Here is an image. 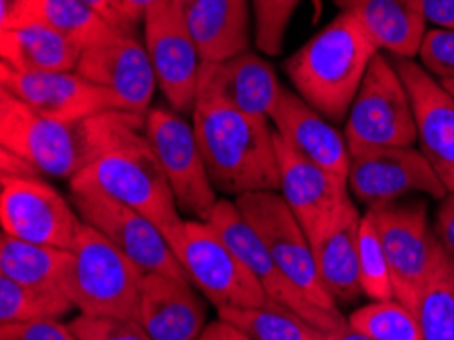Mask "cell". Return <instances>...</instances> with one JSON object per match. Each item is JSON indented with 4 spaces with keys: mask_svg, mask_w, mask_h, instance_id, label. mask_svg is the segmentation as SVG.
<instances>
[{
    "mask_svg": "<svg viewBox=\"0 0 454 340\" xmlns=\"http://www.w3.org/2000/svg\"><path fill=\"white\" fill-rule=\"evenodd\" d=\"M86 165L72 179H84L155 222L169 247L185 220L147 137L145 115L108 110L82 123ZM70 179V182H72Z\"/></svg>",
    "mask_w": 454,
    "mask_h": 340,
    "instance_id": "obj_1",
    "label": "cell"
},
{
    "mask_svg": "<svg viewBox=\"0 0 454 340\" xmlns=\"http://www.w3.org/2000/svg\"><path fill=\"white\" fill-rule=\"evenodd\" d=\"M192 124L216 192L235 200L247 194L279 192L278 149L270 119L240 113L198 90Z\"/></svg>",
    "mask_w": 454,
    "mask_h": 340,
    "instance_id": "obj_2",
    "label": "cell"
},
{
    "mask_svg": "<svg viewBox=\"0 0 454 340\" xmlns=\"http://www.w3.org/2000/svg\"><path fill=\"white\" fill-rule=\"evenodd\" d=\"M380 53L355 17L340 12L286 59L292 86L330 123L347 121L371 59Z\"/></svg>",
    "mask_w": 454,
    "mask_h": 340,
    "instance_id": "obj_3",
    "label": "cell"
},
{
    "mask_svg": "<svg viewBox=\"0 0 454 340\" xmlns=\"http://www.w3.org/2000/svg\"><path fill=\"white\" fill-rule=\"evenodd\" d=\"M72 253L67 296L80 314L137 318L145 272L86 222Z\"/></svg>",
    "mask_w": 454,
    "mask_h": 340,
    "instance_id": "obj_4",
    "label": "cell"
},
{
    "mask_svg": "<svg viewBox=\"0 0 454 340\" xmlns=\"http://www.w3.org/2000/svg\"><path fill=\"white\" fill-rule=\"evenodd\" d=\"M348 151L411 147L418 141L416 115L408 88L394 61L380 51L371 59L345 121Z\"/></svg>",
    "mask_w": 454,
    "mask_h": 340,
    "instance_id": "obj_5",
    "label": "cell"
},
{
    "mask_svg": "<svg viewBox=\"0 0 454 340\" xmlns=\"http://www.w3.org/2000/svg\"><path fill=\"white\" fill-rule=\"evenodd\" d=\"M0 145L45 178L70 182L86 165L82 123H61L39 115L4 88L0 90Z\"/></svg>",
    "mask_w": 454,
    "mask_h": 340,
    "instance_id": "obj_6",
    "label": "cell"
},
{
    "mask_svg": "<svg viewBox=\"0 0 454 340\" xmlns=\"http://www.w3.org/2000/svg\"><path fill=\"white\" fill-rule=\"evenodd\" d=\"M171 251L190 281L216 310L254 308L270 300L259 281L208 222L185 220Z\"/></svg>",
    "mask_w": 454,
    "mask_h": 340,
    "instance_id": "obj_7",
    "label": "cell"
},
{
    "mask_svg": "<svg viewBox=\"0 0 454 340\" xmlns=\"http://www.w3.org/2000/svg\"><path fill=\"white\" fill-rule=\"evenodd\" d=\"M145 123L147 137L182 217L206 222L218 204V192L206 168L194 124L165 107H151Z\"/></svg>",
    "mask_w": 454,
    "mask_h": 340,
    "instance_id": "obj_8",
    "label": "cell"
},
{
    "mask_svg": "<svg viewBox=\"0 0 454 340\" xmlns=\"http://www.w3.org/2000/svg\"><path fill=\"white\" fill-rule=\"evenodd\" d=\"M70 200L86 225L105 234L145 273L188 277L163 233L145 214L110 198L108 194L84 179H72Z\"/></svg>",
    "mask_w": 454,
    "mask_h": 340,
    "instance_id": "obj_9",
    "label": "cell"
},
{
    "mask_svg": "<svg viewBox=\"0 0 454 340\" xmlns=\"http://www.w3.org/2000/svg\"><path fill=\"white\" fill-rule=\"evenodd\" d=\"M235 204L257 231L265 247L270 249L275 263L287 280L318 308L342 316L339 304L333 300L320 280L312 245H309L304 228L294 217L286 200L279 196V192L247 194V196L237 198Z\"/></svg>",
    "mask_w": 454,
    "mask_h": 340,
    "instance_id": "obj_10",
    "label": "cell"
},
{
    "mask_svg": "<svg viewBox=\"0 0 454 340\" xmlns=\"http://www.w3.org/2000/svg\"><path fill=\"white\" fill-rule=\"evenodd\" d=\"M373 214L387 265L394 280L395 300L416 314L419 294L428 280L440 247L430 228L424 202H394L367 208Z\"/></svg>",
    "mask_w": 454,
    "mask_h": 340,
    "instance_id": "obj_11",
    "label": "cell"
},
{
    "mask_svg": "<svg viewBox=\"0 0 454 340\" xmlns=\"http://www.w3.org/2000/svg\"><path fill=\"white\" fill-rule=\"evenodd\" d=\"M0 220L6 234L70 251L84 226L72 200L47 184L43 176H3Z\"/></svg>",
    "mask_w": 454,
    "mask_h": 340,
    "instance_id": "obj_12",
    "label": "cell"
},
{
    "mask_svg": "<svg viewBox=\"0 0 454 340\" xmlns=\"http://www.w3.org/2000/svg\"><path fill=\"white\" fill-rule=\"evenodd\" d=\"M143 43L153 64L157 86L180 115H192L200 88L202 58L185 27L184 9L176 0L153 6L143 17Z\"/></svg>",
    "mask_w": 454,
    "mask_h": 340,
    "instance_id": "obj_13",
    "label": "cell"
},
{
    "mask_svg": "<svg viewBox=\"0 0 454 340\" xmlns=\"http://www.w3.org/2000/svg\"><path fill=\"white\" fill-rule=\"evenodd\" d=\"M348 192L367 208L400 202L408 194L449 196L426 155L414 147H377L350 154Z\"/></svg>",
    "mask_w": 454,
    "mask_h": 340,
    "instance_id": "obj_14",
    "label": "cell"
},
{
    "mask_svg": "<svg viewBox=\"0 0 454 340\" xmlns=\"http://www.w3.org/2000/svg\"><path fill=\"white\" fill-rule=\"evenodd\" d=\"M208 225L218 233L231 251L235 253L240 263L249 269L251 275L259 281V286L265 289V294L271 300L284 304V306L292 308L294 312L314 324L316 328L325 332H334L345 328L348 320L345 316L330 314V312L322 310L308 300L301 291L287 280L286 273L281 272L278 263H275L270 249L261 241L257 231L249 225L235 202L231 200H218V204L212 210L210 218L206 220Z\"/></svg>",
    "mask_w": 454,
    "mask_h": 340,
    "instance_id": "obj_15",
    "label": "cell"
},
{
    "mask_svg": "<svg viewBox=\"0 0 454 340\" xmlns=\"http://www.w3.org/2000/svg\"><path fill=\"white\" fill-rule=\"evenodd\" d=\"M75 72L114 92L129 113L147 115L157 78L145 43L137 31L114 29L82 50Z\"/></svg>",
    "mask_w": 454,
    "mask_h": 340,
    "instance_id": "obj_16",
    "label": "cell"
},
{
    "mask_svg": "<svg viewBox=\"0 0 454 340\" xmlns=\"http://www.w3.org/2000/svg\"><path fill=\"white\" fill-rule=\"evenodd\" d=\"M3 88L39 115L61 123H84L108 110H127L110 90L74 72H17L0 66ZM129 113V110H127Z\"/></svg>",
    "mask_w": 454,
    "mask_h": 340,
    "instance_id": "obj_17",
    "label": "cell"
},
{
    "mask_svg": "<svg viewBox=\"0 0 454 340\" xmlns=\"http://www.w3.org/2000/svg\"><path fill=\"white\" fill-rule=\"evenodd\" d=\"M391 61L410 92L419 151L449 194H454V96L418 61L405 58Z\"/></svg>",
    "mask_w": 454,
    "mask_h": 340,
    "instance_id": "obj_18",
    "label": "cell"
},
{
    "mask_svg": "<svg viewBox=\"0 0 454 340\" xmlns=\"http://www.w3.org/2000/svg\"><path fill=\"white\" fill-rule=\"evenodd\" d=\"M275 149L279 163V196L298 218L308 241H312L350 200L348 186L330 176L320 165L295 154L278 133Z\"/></svg>",
    "mask_w": 454,
    "mask_h": 340,
    "instance_id": "obj_19",
    "label": "cell"
},
{
    "mask_svg": "<svg viewBox=\"0 0 454 340\" xmlns=\"http://www.w3.org/2000/svg\"><path fill=\"white\" fill-rule=\"evenodd\" d=\"M270 121L278 137L284 138L295 154L347 184L350 151L345 133L333 127V123L309 107L298 92L284 88Z\"/></svg>",
    "mask_w": 454,
    "mask_h": 340,
    "instance_id": "obj_20",
    "label": "cell"
},
{
    "mask_svg": "<svg viewBox=\"0 0 454 340\" xmlns=\"http://www.w3.org/2000/svg\"><path fill=\"white\" fill-rule=\"evenodd\" d=\"M137 320L153 340H198L208 318L188 277L145 273Z\"/></svg>",
    "mask_w": 454,
    "mask_h": 340,
    "instance_id": "obj_21",
    "label": "cell"
},
{
    "mask_svg": "<svg viewBox=\"0 0 454 340\" xmlns=\"http://www.w3.org/2000/svg\"><path fill=\"white\" fill-rule=\"evenodd\" d=\"M198 90H206L240 113L270 119L284 86L270 61L243 51L216 64H202Z\"/></svg>",
    "mask_w": 454,
    "mask_h": 340,
    "instance_id": "obj_22",
    "label": "cell"
},
{
    "mask_svg": "<svg viewBox=\"0 0 454 340\" xmlns=\"http://www.w3.org/2000/svg\"><path fill=\"white\" fill-rule=\"evenodd\" d=\"M361 218L355 202L348 200L325 231L309 241L320 280L336 304H350L363 294L359 275Z\"/></svg>",
    "mask_w": 454,
    "mask_h": 340,
    "instance_id": "obj_23",
    "label": "cell"
},
{
    "mask_svg": "<svg viewBox=\"0 0 454 340\" xmlns=\"http://www.w3.org/2000/svg\"><path fill=\"white\" fill-rule=\"evenodd\" d=\"M340 12L355 17L377 50L414 59L426 35L419 0H333Z\"/></svg>",
    "mask_w": 454,
    "mask_h": 340,
    "instance_id": "obj_24",
    "label": "cell"
},
{
    "mask_svg": "<svg viewBox=\"0 0 454 340\" xmlns=\"http://www.w3.org/2000/svg\"><path fill=\"white\" fill-rule=\"evenodd\" d=\"M182 9L202 64L249 51V0H192Z\"/></svg>",
    "mask_w": 454,
    "mask_h": 340,
    "instance_id": "obj_25",
    "label": "cell"
},
{
    "mask_svg": "<svg viewBox=\"0 0 454 340\" xmlns=\"http://www.w3.org/2000/svg\"><path fill=\"white\" fill-rule=\"evenodd\" d=\"M82 50L43 20L0 31L3 64L17 72H74Z\"/></svg>",
    "mask_w": 454,
    "mask_h": 340,
    "instance_id": "obj_26",
    "label": "cell"
},
{
    "mask_svg": "<svg viewBox=\"0 0 454 340\" xmlns=\"http://www.w3.org/2000/svg\"><path fill=\"white\" fill-rule=\"evenodd\" d=\"M72 261L70 249L37 245L6 233L0 237V275L23 286L67 294Z\"/></svg>",
    "mask_w": 454,
    "mask_h": 340,
    "instance_id": "obj_27",
    "label": "cell"
},
{
    "mask_svg": "<svg viewBox=\"0 0 454 340\" xmlns=\"http://www.w3.org/2000/svg\"><path fill=\"white\" fill-rule=\"evenodd\" d=\"M416 318L424 340H454V255L442 242L419 294Z\"/></svg>",
    "mask_w": 454,
    "mask_h": 340,
    "instance_id": "obj_28",
    "label": "cell"
},
{
    "mask_svg": "<svg viewBox=\"0 0 454 340\" xmlns=\"http://www.w3.org/2000/svg\"><path fill=\"white\" fill-rule=\"evenodd\" d=\"M218 318L239 326L253 340H326V332L284 304L267 300L254 308H220Z\"/></svg>",
    "mask_w": 454,
    "mask_h": 340,
    "instance_id": "obj_29",
    "label": "cell"
},
{
    "mask_svg": "<svg viewBox=\"0 0 454 340\" xmlns=\"http://www.w3.org/2000/svg\"><path fill=\"white\" fill-rule=\"evenodd\" d=\"M74 308L64 291L29 288L0 275V324L59 320Z\"/></svg>",
    "mask_w": 454,
    "mask_h": 340,
    "instance_id": "obj_30",
    "label": "cell"
},
{
    "mask_svg": "<svg viewBox=\"0 0 454 340\" xmlns=\"http://www.w3.org/2000/svg\"><path fill=\"white\" fill-rule=\"evenodd\" d=\"M33 17L66 35L80 50H86L114 29L84 0H35Z\"/></svg>",
    "mask_w": 454,
    "mask_h": 340,
    "instance_id": "obj_31",
    "label": "cell"
},
{
    "mask_svg": "<svg viewBox=\"0 0 454 340\" xmlns=\"http://www.w3.org/2000/svg\"><path fill=\"white\" fill-rule=\"evenodd\" d=\"M348 326L371 340H424L414 312L397 300L371 302L350 312Z\"/></svg>",
    "mask_w": 454,
    "mask_h": 340,
    "instance_id": "obj_32",
    "label": "cell"
},
{
    "mask_svg": "<svg viewBox=\"0 0 454 340\" xmlns=\"http://www.w3.org/2000/svg\"><path fill=\"white\" fill-rule=\"evenodd\" d=\"M359 275L363 296L371 302L395 300L394 280L385 257L380 231H377L375 218L371 210L363 214L359 231Z\"/></svg>",
    "mask_w": 454,
    "mask_h": 340,
    "instance_id": "obj_33",
    "label": "cell"
},
{
    "mask_svg": "<svg viewBox=\"0 0 454 340\" xmlns=\"http://www.w3.org/2000/svg\"><path fill=\"white\" fill-rule=\"evenodd\" d=\"M301 0H253L254 43L265 55H281L286 33Z\"/></svg>",
    "mask_w": 454,
    "mask_h": 340,
    "instance_id": "obj_34",
    "label": "cell"
},
{
    "mask_svg": "<svg viewBox=\"0 0 454 340\" xmlns=\"http://www.w3.org/2000/svg\"><path fill=\"white\" fill-rule=\"evenodd\" d=\"M67 326L80 340H153L137 318L78 314Z\"/></svg>",
    "mask_w": 454,
    "mask_h": 340,
    "instance_id": "obj_35",
    "label": "cell"
},
{
    "mask_svg": "<svg viewBox=\"0 0 454 340\" xmlns=\"http://www.w3.org/2000/svg\"><path fill=\"white\" fill-rule=\"evenodd\" d=\"M418 55L422 67L436 80H454V31L438 27L426 31Z\"/></svg>",
    "mask_w": 454,
    "mask_h": 340,
    "instance_id": "obj_36",
    "label": "cell"
},
{
    "mask_svg": "<svg viewBox=\"0 0 454 340\" xmlns=\"http://www.w3.org/2000/svg\"><path fill=\"white\" fill-rule=\"evenodd\" d=\"M0 340H80L61 320L0 324Z\"/></svg>",
    "mask_w": 454,
    "mask_h": 340,
    "instance_id": "obj_37",
    "label": "cell"
},
{
    "mask_svg": "<svg viewBox=\"0 0 454 340\" xmlns=\"http://www.w3.org/2000/svg\"><path fill=\"white\" fill-rule=\"evenodd\" d=\"M84 3L116 29L137 31V20L130 17L125 0H84Z\"/></svg>",
    "mask_w": 454,
    "mask_h": 340,
    "instance_id": "obj_38",
    "label": "cell"
},
{
    "mask_svg": "<svg viewBox=\"0 0 454 340\" xmlns=\"http://www.w3.org/2000/svg\"><path fill=\"white\" fill-rule=\"evenodd\" d=\"M426 23L454 31V0H419Z\"/></svg>",
    "mask_w": 454,
    "mask_h": 340,
    "instance_id": "obj_39",
    "label": "cell"
},
{
    "mask_svg": "<svg viewBox=\"0 0 454 340\" xmlns=\"http://www.w3.org/2000/svg\"><path fill=\"white\" fill-rule=\"evenodd\" d=\"M436 234L446 251L454 255V194H449L436 212Z\"/></svg>",
    "mask_w": 454,
    "mask_h": 340,
    "instance_id": "obj_40",
    "label": "cell"
},
{
    "mask_svg": "<svg viewBox=\"0 0 454 340\" xmlns=\"http://www.w3.org/2000/svg\"><path fill=\"white\" fill-rule=\"evenodd\" d=\"M198 340H253L245 330H240L239 326L231 324L218 318V320H212L206 326L202 336Z\"/></svg>",
    "mask_w": 454,
    "mask_h": 340,
    "instance_id": "obj_41",
    "label": "cell"
},
{
    "mask_svg": "<svg viewBox=\"0 0 454 340\" xmlns=\"http://www.w3.org/2000/svg\"><path fill=\"white\" fill-rule=\"evenodd\" d=\"M0 170H3V176H41L25 159H20L6 149L0 151Z\"/></svg>",
    "mask_w": 454,
    "mask_h": 340,
    "instance_id": "obj_42",
    "label": "cell"
},
{
    "mask_svg": "<svg viewBox=\"0 0 454 340\" xmlns=\"http://www.w3.org/2000/svg\"><path fill=\"white\" fill-rule=\"evenodd\" d=\"M161 3H165V0H125L130 17H133L137 23L143 20V17H145V12L149 9H153V6L161 4Z\"/></svg>",
    "mask_w": 454,
    "mask_h": 340,
    "instance_id": "obj_43",
    "label": "cell"
},
{
    "mask_svg": "<svg viewBox=\"0 0 454 340\" xmlns=\"http://www.w3.org/2000/svg\"><path fill=\"white\" fill-rule=\"evenodd\" d=\"M326 340H371L367 336H363L361 332H356L350 328V326L347 324L345 328L340 330H334V332H326Z\"/></svg>",
    "mask_w": 454,
    "mask_h": 340,
    "instance_id": "obj_44",
    "label": "cell"
},
{
    "mask_svg": "<svg viewBox=\"0 0 454 340\" xmlns=\"http://www.w3.org/2000/svg\"><path fill=\"white\" fill-rule=\"evenodd\" d=\"M442 86L449 90V92L454 96V80H446V82H442Z\"/></svg>",
    "mask_w": 454,
    "mask_h": 340,
    "instance_id": "obj_45",
    "label": "cell"
},
{
    "mask_svg": "<svg viewBox=\"0 0 454 340\" xmlns=\"http://www.w3.org/2000/svg\"><path fill=\"white\" fill-rule=\"evenodd\" d=\"M176 3H177V4H182V6H184V4H188V3H192V0H176Z\"/></svg>",
    "mask_w": 454,
    "mask_h": 340,
    "instance_id": "obj_46",
    "label": "cell"
}]
</instances>
